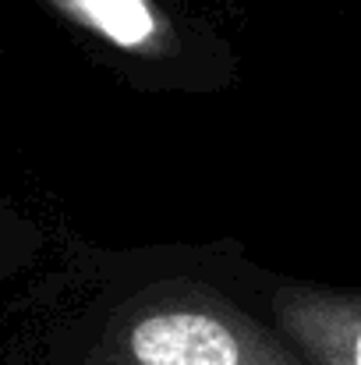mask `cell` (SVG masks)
Listing matches in <instances>:
<instances>
[{"mask_svg":"<svg viewBox=\"0 0 361 365\" xmlns=\"http://www.w3.org/2000/svg\"><path fill=\"white\" fill-rule=\"evenodd\" d=\"M43 248H46L43 227L14 202L0 199V294L11 280H18L39 262Z\"/></svg>","mask_w":361,"mask_h":365,"instance_id":"obj_2","label":"cell"},{"mask_svg":"<svg viewBox=\"0 0 361 365\" xmlns=\"http://www.w3.org/2000/svg\"><path fill=\"white\" fill-rule=\"evenodd\" d=\"M149 93H216L234 75L227 43L170 0H36Z\"/></svg>","mask_w":361,"mask_h":365,"instance_id":"obj_1","label":"cell"},{"mask_svg":"<svg viewBox=\"0 0 361 365\" xmlns=\"http://www.w3.org/2000/svg\"><path fill=\"white\" fill-rule=\"evenodd\" d=\"M283 298L291 305H298L301 312H308L312 319L326 323L330 330L344 334L347 341V365H361V294H330L319 287H294L283 291Z\"/></svg>","mask_w":361,"mask_h":365,"instance_id":"obj_3","label":"cell"}]
</instances>
